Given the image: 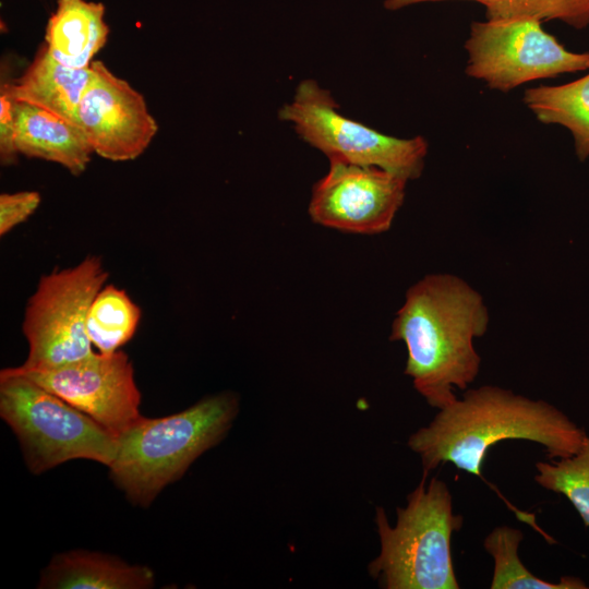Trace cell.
Returning <instances> with one entry per match:
<instances>
[{"label":"cell","mask_w":589,"mask_h":589,"mask_svg":"<svg viewBox=\"0 0 589 589\" xmlns=\"http://www.w3.org/2000/svg\"><path fill=\"white\" fill-rule=\"evenodd\" d=\"M490 315L482 296L462 278L431 274L406 292L389 339L407 349L405 374L433 408L457 399L479 374L481 358L473 340L483 336Z\"/></svg>","instance_id":"6da1fadb"},{"label":"cell","mask_w":589,"mask_h":589,"mask_svg":"<svg viewBox=\"0 0 589 589\" xmlns=\"http://www.w3.org/2000/svg\"><path fill=\"white\" fill-rule=\"evenodd\" d=\"M587 433L564 412L542 399H530L494 385L464 393L438 409L433 420L408 438L420 456L423 473L440 465L481 477L488 450L505 440H526L545 448L551 460L570 457Z\"/></svg>","instance_id":"7a4b0ae2"},{"label":"cell","mask_w":589,"mask_h":589,"mask_svg":"<svg viewBox=\"0 0 589 589\" xmlns=\"http://www.w3.org/2000/svg\"><path fill=\"white\" fill-rule=\"evenodd\" d=\"M238 412V396L225 392L166 417H141L117 438L116 457L108 466L111 480L133 505L149 506L226 436Z\"/></svg>","instance_id":"3957f363"},{"label":"cell","mask_w":589,"mask_h":589,"mask_svg":"<svg viewBox=\"0 0 589 589\" xmlns=\"http://www.w3.org/2000/svg\"><path fill=\"white\" fill-rule=\"evenodd\" d=\"M428 473L396 508L390 526L383 507L375 509L380 554L370 562V576L383 589H458L452 556V537L464 517L453 510L447 484Z\"/></svg>","instance_id":"277c9868"},{"label":"cell","mask_w":589,"mask_h":589,"mask_svg":"<svg viewBox=\"0 0 589 589\" xmlns=\"http://www.w3.org/2000/svg\"><path fill=\"white\" fill-rule=\"evenodd\" d=\"M0 416L16 435L32 473L72 459L107 467L118 441L97 421L11 368L0 372Z\"/></svg>","instance_id":"5b68a950"},{"label":"cell","mask_w":589,"mask_h":589,"mask_svg":"<svg viewBox=\"0 0 589 589\" xmlns=\"http://www.w3.org/2000/svg\"><path fill=\"white\" fill-rule=\"evenodd\" d=\"M330 92L309 79L298 84L291 101L278 110V118L291 123L299 137L328 160L378 167L408 181L421 176L428 154L424 137L383 134L342 116Z\"/></svg>","instance_id":"8992f818"},{"label":"cell","mask_w":589,"mask_h":589,"mask_svg":"<svg viewBox=\"0 0 589 589\" xmlns=\"http://www.w3.org/2000/svg\"><path fill=\"white\" fill-rule=\"evenodd\" d=\"M108 273L100 257L89 255L72 267L40 277L25 309L22 332L28 344L20 371L69 364L95 353L86 317Z\"/></svg>","instance_id":"52a82bcc"},{"label":"cell","mask_w":589,"mask_h":589,"mask_svg":"<svg viewBox=\"0 0 589 589\" xmlns=\"http://www.w3.org/2000/svg\"><path fill=\"white\" fill-rule=\"evenodd\" d=\"M465 72L494 91L589 69V52H572L531 17L474 21L464 45Z\"/></svg>","instance_id":"ba28073f"},{"label":"cell","mask_w":589,"mask_h":589,"mask_svg":"<svg viewBox=\"0 0 589 589\" xmlns=\"http://www.w3.org/2000/svg\"><path fill=\"white\" fill-rule=\"evenodd\" d=\"M407 182L378 167L329 160L327 173L312 188L310 218L344 232H385L404 203Z\"/></svg>","instance_id":"9c48e42d"},{"label":"cell","mask_w":589,"mask_h":589,"mask_svg":"<svg viewBox=\"0 0 589 589\" xmlns=\"http://www.w3.org/2000/svg\"><path fill=\"white\" fill-rule=\"evenodd\" d=\"M11 369L88 414L117 438L142 417L133 365L120 349L112 353L96 351L47 370Z\"/></svg>","instance_id":"30bf717a"},{"label":"cell","mask_w":589,"mask_h":589,"mask_svg":"<svg viewBox=\"0 0 589 589\" xmlns=\"http://www.w3.org/2000/svg\"><path fill=\"white\" fill-rule=\"evenodd\" d=\"M77 121L94 154L111 161L137 158L158 131L145 98L103 61L94 60Z\"/></svg>","instance_id":"8fae6325"},{"label":"cell","mask_w":589,"mask_h":589,"mask_svg":"<svg viewBox=\"0 0 589 589\" xmlns=\"http://www.w3.org/2000/svg\"><path fill=\"white\" fill-rule=\"evenodd\" d=\"M12 101L19 154L59 164L74 176L85 171L94 152L79 125L35 105Z\"/></svg>","instance_id":"7c38bea8"},{"label":"cell","mask_w":589,"mask_h":589,"mask_svg":"<svg viewBox=\"0 0 589 589\" xmlns=\"http://www.w3.org/2000/svg\"><path fill=\"white\" fill-rule=\"evenodd\" d=\"M91 75V67L63 65L43 44L22 76L12 83H3L0 94L14 101L44 108L79 125V106Z\"/></svg>","instance_id":"4fadbf2b"},{"label":"cell","mask_w":589,"mask_h":589,"mask_svg":"<svg viewBox=\"0 0 589 589\" xmlns=\"http://www.w3.org/2000/svg\"><path fill=\"white\" fill-rule=\"evenodd\" d=\"M155 585L152 568L131 565L119 557L87 550L55 555L41 570L39 589H148Z\"/></svg>","instance_id":"5bb4252c"},{"label":"cell","mask_w":589,"mask_h":589,"mask_svg":"<svg viewBox=\"0 0 589 589\" xmlns=\"http://www.w3.org/2000/svg\"><path fill=\"white\" fill-rule=\"evenodd\" d=\"M105 7L86 0H58L49 16L45 45L50 55L63 65L89 68L94 57L108 40Z\"/></svg>","instance_id":"9a60e30c"},{"label":"cell","mask_w":589,"mask_h":589,"mask_svg":"<svg viewBox=\"0 0 589 589\" xmlns=\"http://www.w3.org/2000/svg\"><path fill=\"white\" fill-rule=\"evenodd\" d=\"M522 101L541 123L569 130L580 161L589 157V74L563 85L527 88Z\"/></svg>","instance_id":"2e32d148"},{"label":"cell","mask_w":589,"mask_h":589,"mask_svg":"<svg viewBox=\"0 0 589 589\" xmlns=\"http://www.w3.org/2000/svg\"><path fill=\"white\" fill-rule=\"evenodd\" d=\"M141 309L121 288L105 285L95 296L86 317L88 339L98 352L112 353L135 334Z\"/></svg>","instance_id":"e0dca14e"},{"label":"cell","mask_w":589,"mask_h":589,"mask_svg":"<svg viewBox=\"0 0 589 589\" xmlns=\"http://www.w3.org/2000/svg\"><path fill=\"white\" fill-rule=\"evenodd\" d=\"M522 539L524 533L509 526H497L485 537L483 546L494 561L491 589L588 588L576 576H562L558 582H550L533 575L518 556V546Z\"/></svg>","instance_id":"ac0fdd59"},{"label":"cell","mask_w":589,"mask_h":589,"mask_svg":"<svg viewBox=\"0 0 589 589\" xmlns=\"http://www.w3.org/2000/svg\"><path fill=\"white\" fill-rule=\"evenodd\" d=\"M389 11L410 5L455 0H381ZM481 4L485 20L531 17L543 22L561 21L576 29L589 25V0H459Z\"/></svg>","instance_id":"d6986e66"},{"label":"cell","mask_w":589,"mask_h":589,"mask_svg":"<svg viewBox=\"0 0 589 589\" xmlns=\"http://www.w3.org/2000/svg\"><path fill=\"white\" fill-rule=\"evenodd\" d=\"M536 482L545 490L564 495L589 527V435L573 456L537 462Z\"/></svg>","instance_id":"ffe728a7"},{"label":"cell","mask_w":589,"mask_h":589,"mask_svg":"<svg viewBox=\"0 0 589 589\" xmlns=\"http://www.w3.org/2000/svg\"><path fill=\"white\" fill-rule=\"evenodd\" d=\"M40 204V194L36 191H20L0 195V235H7L24 223Z\"/></svg>","instance_id":"44dd1931"},{"label":"cell","mask_w":589,"mask_h":589,"mask_svg":"<svg viewBox=\"0 0 589 589\" xmlns=\"http://www.w3.org/2000/svg\"><path fill=\"white\" fill-rule=\"evenodd\" d=\"M15 124L13 116V101L0 94V160L2 165H12L17 160V151L14 144Z\"/></svg>","instance_id":"7402d4cb"}]
</instances>
